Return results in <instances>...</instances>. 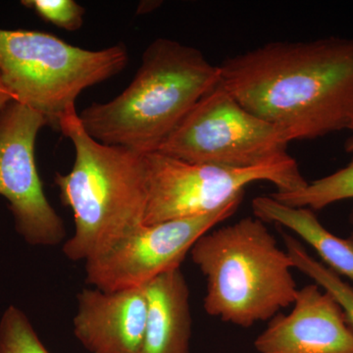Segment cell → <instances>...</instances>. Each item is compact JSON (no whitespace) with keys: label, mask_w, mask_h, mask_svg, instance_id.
<instances>
[{"label":"cell","mask_w":353,"mask_h":353,"mask_svg":"<svg viewBox=\"0 0 353 353\" xmlns=\"http://www.w3.org/2000/svg\"><path fill=\"white\" fill-rule=\"evenodd\" d=\"M241 201L209 214L143 225L105 254L85 262V284L108 292L139 289L181 268L197 240L234 215Z\"/></svg>","instance_id":"9"},{"label":"cell","mask_w":353,"mask_h":353,"mask_svg":"<svg viewBox=\"0 0 353 353\" xmlns=\"http://www.w3.org/2000/svg\"><path fill=\"white\" fill-rule=\"evenodd\" d=\"M248 216L212 229L190 250L206 279L205 312L241 328L270 321L296 301L294 263L266 226Z\"/></svg>","instance_id":"4"},{"label":"cell","mask_w":353,"mask_h":353,"mask_svg":"<svg viewBox=\"0 0 353 353\" xmlns=\"http://www.w3.org/2000/svg\"><path fill=\"white\" fill-rule=\"evenodd\" d=\"M259 353H353L345 311L319 285L299 290L289 314L279 313L254 341Z\"/></svg>","instance_id":"10"},{"label":"cell","mask_w":353,"mask_h":353,"mask_svg":"<svg viewBox=\"0 0 353 353\" xmlns=\"http://www.w3.org/2000/svg\"><path fill=\"white\" fill-rule=\"evenodd\" d=\"M220 83V68L192 46L160 38L143 52L131 83L79 114L92 138L148 154L157 152L202 97Z\"/></svg>","instance_id":"2"},{"label":"cell","mask_w":353,"mask_h":353,"mask_svg":"<svg viewBox=\"0 0 353 353\" xmlns=\"http://www.w3.org/2000/svg\"><path fill=\"white\" fill-rule=\"evenodd\" d=\"M276 201L294 206L304 208L313 211L321 210L336 202L353 199V158L352 161L328 176H323L308 183L299 192L270 194Z\"/></svg>","instance_id":"14"},{"label":"cell","mask_w":353,"mask_h":353,"mask_svg":"<svg viewBox=\"0 0 353 353\" xmlns=\"http://www.w3.org/2000/svg\"><path fill=\"white\" fill-rule=\"evenodd\" d=\"M148 199L143 225L185 219L220 210L243 199L246 187L265 181L276 192H299L307 185L290 154L252 168L190 163L161 152L145 155Z\"/></svg>","instance_id":"6"},{"label":"cell","mask_w":353,"mask_h":353,"mask_svg":"<svg viewBox=\"0 0 353 353\" xmlns=\"http://www.w3.org/2000/svg\"><path fill=\"white\" fill-rule=\"evenodd\" d=\"M59 131L73 143L75 161L55 185L64 205L72 209L75 231L64 241L72 261L99 259L143 226L148 185L145 155L92 138L77 109L59 123Z\"/></svg>","instance_id":"3"},{"label":"cell","mask_w":353,"mask_h":353,"mask_svg":"<svg viewBox=\"0 0 353 353\" xmlns=\"http://www.w3.org/2000/svg\"><path fill=\"white\" fill-rule=\"evenodd\" d=\"M285 250L294 263V269L314 281L323 290L336 299L353 328V288L326 265L311 256L303 243L292 234H283Z\"/></svg>","instance_id":"15"},{"label":"cell","mask_w":353,"mask_h":353,"mask_svg":"<svg viewBox=\"0 0 353 353\" xmlns=\"http://www.w3.org/2000/svg\"><path fill=\"white\" fill-rule=\"evenodd\" d=\"M348 221H350V238H348V240L352 241L353 243V208L352 209V211H350V217H348Z\"/></svg>","instance_id":"19"},{"label":"cell","mask_w":353,"mask_h":353,"mask_svg":"<svg viewBox=\"0 0 353 353\" xmlns=\"http://www.w3.org/2000/svg\"><path fill=\"white\" fill-rule=\"evenodd\" d=\"M128 62L123 43L88 50L48 32L0 29L2 80L15 101L43 115L58 131L83 90L118 75Z\"/></svg>","instance_id":"5"},{"label":"cell","mask_w":353,"mask_h":353,"mask_svg":"<svg viewBox=\"0 0 353 353\" xmlns=\"http://www.w3.org/2000/svg\"><path fill=\"white\" fill-rule=\"evenodd\" d=\"M0 353H50L27 314L13 304L0 318Z\"/></svg>","instance_id":"16"},{"label":"cell","mask_w":353,"mask_h":353,"mask_svg":"<svg viewBox=\"0 0 353 353\" xmlns=\"http://www.w3.org/2000/svg\"><path fill=\"white\" fill-rule=\"evenodd\" d=\"M219 68L221 87L290 143L353 132V39L273 41Z\"/></svg>","instance_id":"1"},{"label":"cell","mask_w":353,"mask_h":353,"mask_svg":"<svg viewBox=\"0 0 353 353\" xmlns=\"http://www.w3.org/2000/svg\"><path fill=\"white\" fill-rule=\"evenodd\" d=\"M39 18L65 31H78L83 24L85 8L74 0H24Z\"/></svg>","instance_id":"17"},{"label":"cell","mask_w":353,"mask_h":353,"mask_svg":"<svg viewBox=\"0 0 353 353\" xmlns=\"http://www.w3.org/2000/svg\"><path fill=\"white\" fill-rule=\"evenodd\" d=\"M252 206L255 217L294 232L317 252L323 264L353 282V243L328 231L314 211L287 205L271 196L255 197Z\"/></svg>","instance_id":"13"},{"label":"cell","mask_w":353,"mask_h":353,"mask_svg":"<svg viewBox=\"0 0 353 353\" xmlns=\"http://www.w3.org/2000/svg\"><path fill=\"white\" fill-rule=\"evenodd\" d=\"M146 314L145 287L109 292L85 288L77 294L74 334L90 353H141Z\"/></svg>","instance_id":"11"},{"label":"cell","mask_w":353,"mask_h":353,"mask_svg":"<svg viewBox=\"0 0 353 353\" xmlns=\"http://www.w3.org/2000/svg\"><path fill=\"white\" fill-rule=\"evenodd\" d=\"M145 289L148 314L141 353H190V292L183 271L165 272Z\"/></svg>","instance_id":"12"},{"label":"cell","mask_w":353,"mask_h":353,"mask_svg":"<svg viewBox=\"0 0 353 353\" xmlns=\"http://www.w3.org/2000/svg\"><path fill=\"white\" fill-rule=\"evenodd\" d=\"M12 101H15L12 92L6 87L1 75H0V111L6 108Z\"/></svg>","instance_id":"18"},{"label":"cell","mask_w":353,"mask_h":353,"mask_svg":"<svg viewBox=\"0 0 353 353\" xmlns=\"http://www.w3.org/2000/svg\"><path fill=\"white\" fill-rule=\"evenodd\" d=\"M48 122L34 109L12 101L0 111V196L8 201L15 229L26 243L54 246L66 228L44 194L37 168V137Z\"/></svg>","instance_id":"8"},{"label":"cell","mask_w":353,"mask_h":353,"mask_svg":"<svg viewBox=\"0 0 353 353\" xmlns=\"http://www.w3.org/2000/svg\"><path fill=\"white\" fill-rule=\"evenodd\" d=\"M345 148H347V152L353 153V138L350 139V141H347Z\"/></svg>","instance_id":"20"},{"label":"cell","mask_w":353,"mask_h":353,"mask_svg":"<svg viewBox=\"0 0 353 353\" xmlns=\"http://www.w3.org/2000/svg\"><path fill=\"white\" fill-rule=\"evenodd\" d=\"M285 132L243 108L220 83L204 95L158 152L176 159L252 168L289 154Z\"/></svg>","instance_id":"7"}]
</instances>
